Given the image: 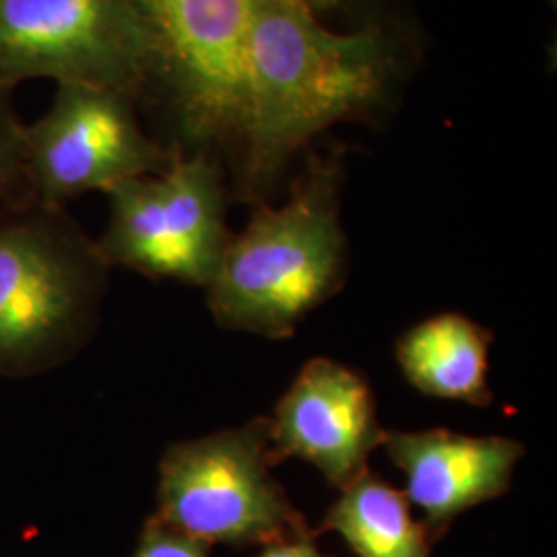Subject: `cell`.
Instances as JSON below:
<instances>
[{"instance_id":"8fae6325","label":"cell","mask_w":557,"mask_h":557,"mask_svg":"<svg viewBox=\"0 0 557 557\" xmlns=\"http://www.w3.org/2000/svg\"><path fill=\"white\" fill-rule=\"evenodd\" d=\"M492 331L462 314H438L409 329L397 341L405 379L428 397L490 405L487 356Z\"/></svg>"},{"instance_id":"6da1fadb","label":"cell","mask_w":557,"mask_h":557,"mask_svg":"<svg viewBox=\"0 0 557 557\" xmlns=\"http://www.w3.org/2000/svg\"><path fill=\"white\" fill-rule=\"evenodd\" d=\"M310 0H248L246 114L234 197L264 202L299 151L329 126L368 116L398 81V44L379 23L337 34Z\"/></svg>"},{"instance_id":"9c48e42d","label":"cell","mask_w":557,"mask_h":557,"mask_svg":"<svg viewBox=\"0 0 557 557\" xmlns=\"http://www.w3.org/2000/svg\"><path fill=\"white\" fill-rule=\"evenodd\" d=\"M269 419L273 462L301 458L337 490L368 471L384 440L368 380L333 359L308 361Z\"/></svg>"},{"instance_id":"4fadbf2b","label":"cell","mask_w":557,"mask_h":557,"mask_svg":"<svg viewBox=\"0 0 557 557\" xmlns=\"http://www.w3.org/2000/svg\"><path fill=\"white\" fill-rule=\"evenodd\" d=\"M34 199L25 163V124L13 106V87L0 83V205Z\"/></svg>"},{"instance_id":"9a60e30c","label":"cell","mask_w":557,"mask_h":557,"mask_svg":"<svg viewBox=\"0 0 557 557\" xmlns=\"http://www.w3.org/2000/svg\"><path fill=\"white\" fill-rule=\"evenodd\" d=\"M312 537L281 539L269 545H262V552L257 557H333L324 556L314 545Z\"/></svg>"},{"instance_id":"7a4b0ae2","label":"cell","mask_w":557,"mask_h":557,"mask_svg":"<svg viewBox=\"0 0 557 557\" xmlns=\"http://www.w3.org/2000/svg\"><path fill=\"white\" fill-rule=\"evenodd\" d=\"M341 188V151L312 153L292 182L289 199L281 207L255 205L207 287L223 329L289 337L299 320L337 294L347 273Z\"/></svg>"},{"instance_id":"ba28073f","label":"cell","mask_w":557,"mask_h":557,"mask_svg":"<svg viewBox=\"0 0 557 557\" xmlns=\"http://www.w3.org/2000/svg\"><path fill=\"white\" fill-rule=\"evenodd\" d=\"M174 156L176 151L143 128L137 98L100 85L60 83L46 114L25 126L34 199L52 207L160 174Z\"/></svg>"},{"instance_id":"30bf717a","label":"cell","mask_w":557,"mask_h":557,"mask_svg":"<svg viewBox=\"0 0 557 557\" xmlns=\"http://www.w3.org/2000/svg\"><path fill=\"white\" fill-rule=\"evenodd\" d=\"M382 446L405 473V496L423 510L421 522L434 543L462 512L502 498L524 455L517 440L473 438L450 430L384 432Z\"/></svg>"},{"instance_id":"5b68a950","label":"cell","mask_w":557,"mask_h":557,"mask_svg":"<svg viewBox=\"0 0 557 557\" xmlns=\"http://www.w3.org/2000/svg\"><path fill=\"white\" fill-rule=\"evenodd\" d=\"M271 467L269 418L178 442L161 458L156 517L209 547L225 543L244 549L317 537L269 473Z\"/></svg>"},{"instance_id":"3957f363","label":"cell","mask_w":557,"mask_h":557,"mask_svg":"<svg viewBox=\"0 0 557 557\" xmlns=\"http://www.w3.org/2000/svg\"><path fill=\"white\" fill-rule=\"evenodd\" d=\"M108 264L64 207L0 205V376L32 379L91 337Z\"/></svg>"},{"instance_id":"8992f818","label":"cell","mask_w":557,"mask_h":557,"mask_svg":"<svg viewBox=\"0 0 557 557\" xmlns=\"http://www.w3.org/2000/svg\"><path fill=\"white\" fill-rule=\"evenodd\" d=\"M110 221L96 248L110 267L209 287L232 234L225 223L227 168L209 153H178L160 172L106 193Z\"/></svg>"},{"instance_id":"5bb4252c","label":"cell","mask_w":557,"mask_h":557,"mask_svg":"<svg viewBox=\"0 0 557 557\" xmlns=\"http://www.w3.org/2000/svg\"><path fill=\"white\" fill-rule=\"evenodd\" d=\"M131 557H209V545L149 517Z\"/></svg>"},{"instance_id":"277c9868","label":"cell","mask_w":557,"mask_h":557,"mask_svg":"<svg viewBox=\"0 0 557 557\" xmlns=\"http://www.w3.org/2000/svg\"><path fill=\"white\" fill-rule=\"evenodd\" d=\"M319 11L345 0H310ZM151 50L140 106L160 120L161 143L209 151L230 170L244 135V36L248 0H133Z\"/></svg>"},{"instance_id":"52a82bcc","label":"cell","mask_w":557,"mask_h":557,"mask_svg":"<svg viewBox=\"0 0 557 557\" xmlns=\"http://www.w3.org/2000/svg\"><path fill=\"white\" fill-rule=\"evenodd\" d=\"M151 50L133 0H0V83H87L143 101Z\"/></svg>"},{"instance_id":"7c38bea8","label":"cell","mask_w":557,"mask_h":557,"mask_svg":"<svg viewBox=\"0 0 557 557\" xmlns=\"http://www.w3.org/2000/svg\"><path fill=\"white\" fill-rule=\"evenodd\" d=\"M324 531L345 539L356 557H430L434 545L405 492L370 471L341 490L317 535Z\"/></svg>"}]
</instances>
